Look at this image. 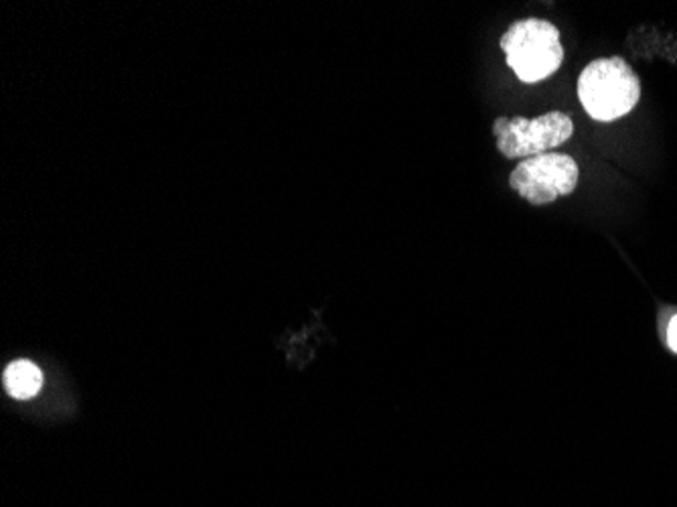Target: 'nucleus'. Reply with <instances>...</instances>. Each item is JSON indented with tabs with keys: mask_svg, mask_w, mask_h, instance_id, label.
Instances as JSON below:
<instances>
[{
	"mask_svg": "<svg viewBox=\"0 0 677 507\" xmlns=\"http://www.w3.org/2000/svg\"><path fill=\"white\" fill-rule=\"evenodd\" d=\"M560 28L546 19H523L501 37L508 66L525 84H537L560 70L565 47Z\"/></svg>",
	"mask_w": 677,
	"mask_h": 507,
	"instance_id": "nucleus-2",
	"label": "nucleus"
},
{
	"mask_svg": "<svg viewBox=\"0 0 677 507\" xmlns=\"http://www.w3.org/2000/svg\"><path fill=\"white\" fill-rule=\"evenodd\" d=\"M579 98L591 118L613 122L636 108L641 82L621 57H603L580 73Z\"/></svg>",
	"mask_w": 677,
	"mask_h": 507,
	"instance_id": "nucleus-1",
	"label": "nucleus"
},
{
	"mask_svg": "<svg viewBox=\"0 0 677 507\" xmlns=\"http://www.w3.org/2000/svg\"><path fill=\"white\" fill-rule=\"evenodd\" d=\"M579 175L572 156L546 153L522 161L509 175V185L520 198L539 208L570 196L579 185Z\"/></svg>",
	"mask_w": 677,
	"mask_h": 507,
	"instance_id": "nucleus-4",
	"label": "nucleus"
},
{
	"mask_svg": "<svg viewBox=\"0 0 677 507\" xmlns=\"http://www.w3.org/2000/svg\"><path fill=\"white\" fill-rule=\"evenodd\" d=\"M2 381H4L7 392L13 396V398H16V400H27V398H33L41 390L43 374L41 369L35 366V364L21 359V362H14V364L4 369Z\"/></svg>",
	"mask_w": 677,
	"mask_h": 507,
	"instance_id": "nucleus-5",
	"label": "nucleus"
},
{
	"mask_svg": "<svg viewBox=\"0 0 677 507\" xmlns=\"http://www.w3.org/2000/svg\"><path fill=\"white\" fill-rule=\"evenodd\" d=\"M574 132L572 118L565 113H548L534 120L515 116V118H497L494 125L495 141L499 153L506 158H532L546 155L551 149L562 146L570 141Z\"/></svg>",
	"mask_w": 677,
	"mask_h": 507,
	"instance_id": "nucleus-3",
	"label": "nucleus"
},
{
	"mask_svg": "<svg viewBox=\"0 0 677 507\" xmlns=\"http://www.w3.org/2000/svg\"><path fill=\"white\" fill-rule=\"evenodd\" d=\"M667 345L672 347V352L677 353V315L667 327Z\"/></svg>",
	"mask_w": 677,
	"mask_h": 507,
	"instance_id": "nucleus-6",
	"label": "nucleus"
}]
</instances>
